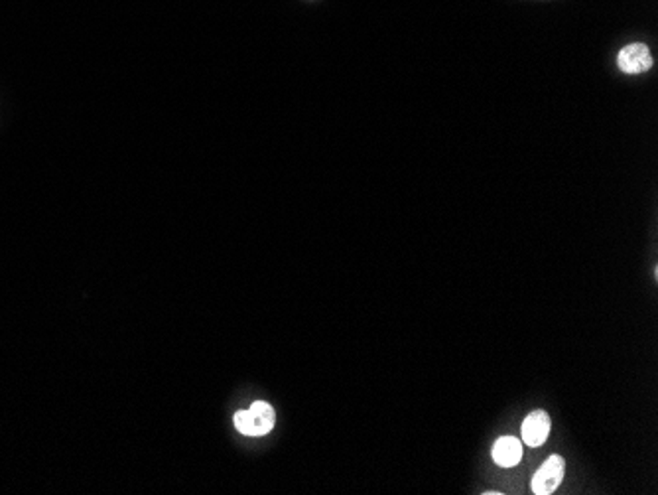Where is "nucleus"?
<instances>
[{
  "mask_svg": "<svg viewBox=\"0 0 658 495\" xmlns=\"http://www.w3.org/2000/svg\"><path fill=\"white\" fill-rule=\"evenodd\" d=\"M274 409L265 403V400H257L248 410H238L235 415V427L245 436H265L274 429Z\"/></svg>",
  "mask_w": 658,
  "mask_h": 495,
  "instance_id": "nucleus-1",
  "label": "nucleus"
},
{
  "mask_svg": "<svg viewBox=\"0 0 658 495\" xmlns=\"http://www.w3.org/2000/svg\"><path fill=\"white\" fill-rule=\"evenodd\" d=\"M564 474H566L564 458L558 454L550 456L532 478V493L536 495L554 493L562 480H564Z\"/></svg>",
  "mask_w": 658,
  "mask_h": 495,
  "instance_id": "nucleus-2",
  "label": "nucleus"
},
{
  "mask_svg": "<svg viewBox=\"0 0 658 495\" xmlns=\"http://www.w3.org/2000/svg\"><path fill=\"white\" fill-rule=\"evenodd\" d=\"M617 64H619L621 72L635 76V74L649 72L653 66V57L644 44H631V45H625V48L619 52Z\"/></svg>",
  "mask_w": 658,
  "mask_h": 495,
  "instance_id": "nucleus-3",
  "label": "nucleus"
},
{
  "mask_svg": "<svg viewBox=\"0 0 658 495\" xmlns=\"http://www.w3.org/2000/svg\"><path fill=\"white\" fill-rule=\"evenodd\" d=\"M550 427H552V422H550L548 412H544V410L531 412V415L526 417L524 422H522V440H524V444H529L532 448L542 446L546 442V439H548V434H550Z\"/></svg>",
  "mask_w": 658,
  "mask_h": 495,
  "instance_id": "nucleus-4",
  "label": "nucleus"
},
{
  "mask_svg": "<svg viewBox=\"0 0 658 495\" xmlns=\"http://www.w3.org/2000/svg\"><path fill=\"white\" fill-rule=\"evenodd\" d=\"M522 444L514 436H501L493 444V460L501 468H512L521 462Z\"/></svg>",
  "mask_w": 658,
  "mask_h": 495,
  "instance_id": "nucleus-5",
  "label": "nucleus"
},
{
  "mask_svg": "<svg viewBox=\"0 0 658 495\" xmlns=\"http://www.w3.org/2000/svg\"><path fill=\"white\" fill-rule=\"evenodd\" d=\"M485 495H501V491H485Z\"/></svg>",
  "mask_w": 658,
  "mask_h": 495,
  "instance_id": "nucleus-6",
  "label": "nucleus"
}]
</instances>
